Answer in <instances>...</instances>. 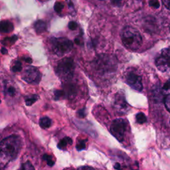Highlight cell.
<instances>
[{"label":"cell","mask_w":170,"mask_h":170,"mask_svg":"<svg viewBox=\"0 0 170 170\" xmlns=\"http://www.w3.org/2000/svg\"><path fill=\"white\" fill-rule=\"evenodd\" d=\"M21 147V138L15 135H10L1 142V159L5 162H10L17 157Z\"/></svg>","instance_id":"obj_1"},{"label":"cell","mask_w":170,"mask_h":170,"mask_svg":"<svg viewBox=\"0 0 170 170\" xmlns=\"http://www.w3.org/2000/svg\"><path fill=\"white\" fill-rule=\"evenodd\" d=\"M121 39L123 45L132 50L138 49L142 43V37L140 32L130 26H126L122 30Z\"/></svg>","instance_id":"obj_2"},{"label":"cell","mask_w":170,"mask_h":170,"mask_svg":"<svg viewBox=\"0 0 170 170\" xmlns=\"http://www.w3.org/2000/svg\"><path fill=\"white\" fill-rule=\"evenodd\" d=\"M75 68V63L72 59L64 58L59 61L55 68V72L62 80H69L74 75Z\"/></svg>","instance_id":"obj_3"},{"label":"cell","mask_w":170,"mask_h":170,"mask_svg":"<svg viewBox=\"0 0 170 170\" xmlns=\"http://www.w3.org/2000/svg\"><path fill=\"white\" fill-rule=\"evenodd\" d=\"M50 43L55 54L59 57L69 53L73 47L72 41L65 37L52 38Z\"/></svg>","instance_id":"obj_4"},{"label":"cell","mask_w":170,"mask_h":170,"mask_svg":"<svg viewBox=\"0 0 170 170\" xmlns=\"http://www.w3.org/2000/svg\"><path fill=\"white\" fill-rule=\"evenodd\" d=\"M95 68L99 72L103 73H112L116 68V64L112 57L106 55H100L96 58L94 63Z\"/></svg>","instance_id":"obj_5"},{"label":"cell","mask_w":170,"mask_h":170,"mask_svg":"<svg viewBox=\"0 0 170 170\" xmlns=\"http://www.w3.org/2000/svg\"><path fill=\"white\" fill-rule=\"evenodd\" d=\"M128 122L125 119L118 118L112 121L110 126V132L120 142H122L127 130Z\"/></svg>","instance_id":"obj_6"},{"label":"cell","mask_w":170,"mask_h":170,"mask_svg":"<svg viewBox=\"0 0 170 170\" xmlns=\"http://www.w3.org/2000/svg\"><path fill=\"white\" fill-rule=\"evenodd\" d=\"M155 65L162 72H167L170 69V48H165L161 50L155 59Z\"/></svg>","instance_id":"obj_7"},{"label":"cell","mask_w":170,"mask_h":170,"mask_svg":"<svg viewBox=\"0 0 170 170\" xmlns=\"http://www.w3.org/2000/svg\"><path fill=\"white\" fill-rule=\"evenodd\" d=\"M22 79L29 84H38L41 79V74L36 67L28 66L23 74Z\"/></svg>","instance_id":"obj_8"},{"label":"cell","mask_w":170,"mask_h":170,"mask_svg":"<svg viewBox=\"0 0 170 170\" xmlns=\"http://www.w3.org/2000/svg\"><path fill=\"white\" fill-rule=\"evenodd\" d=\"M126 82L134 90L141 92L143 90V84L141 76L138 75L134 71L131 70L126 75Z\"/></svg>","instance_id":"obj_9"},{"label":"cell","mask_w":170,"mask_h":170,"mask_svg":"<svg viewBox=\"0 0 170 170\" xmlns=\"http://www.w3.org/2000/svg\"><path fill=\"white\" fill-rule=\"evenodd\" d=\"M113 106L116 111L120 114H125L130 109V106L126 102L125 95L122 92L116 94Z\"/></svg>","instance_id":"obj_10"},{"label":"cell","mask_w":170,"mask_h":170,"mask_svg":"<svg viewBox=\"0 0 170 170\" xmlns=\"http://www.w3.org/2000/svg\"><path fill=\"white\" fill-rule=\"evenodd\" d=\"M64 93H65V98L68 99H73L75 96L77 95V86L75 83L70 82H67L63 86Z\"/></svg>","instance_id":"obj_11"},{"label":"cell","mask_w":170,"mask_h":170,"mask_svg":"<svg viewBox=\"0 0 170 170\" xmlns=\"http://www.w3.org/2000/svg\"><path fill=\"white\" fill-rule=\"evenodd\" d=\"M34 29L37 34H41L45 32L47 29V24L42 20H38L34 24Z\"/></svg>","instance_id":"obj_12"},{"label":"cell","mask_w":170,"mask_h":170,"mask_svg":"<svg viewBox=\"0 0 170 170\" xmlns=\"http://www.w3.org/2000/svg\"><path fill=\"white\" fill-rule=\"evenodd\" d=\"M14 27L11 22L9 21H2L1 22V31L2 33H10L12 32Z\"/></svg>","instance_id":"obj_13"},{"label":"cell","mask_w":170,"mask_h":170,"mask_svg":"<svg viewBox=\"0 0 170 170\" xmlns=\"http://www.w3.org/2000/svg\"><path fill=\"white\" fill-rule=\"evenodd\" d=\"M73 144V140L70 138L69 137H65V138L62 139L60 142H59L58 144V148L60 149V150H65V149L66 148V146L68 144Z\"/></svg>","instance_id":"obj_14"},{"label":"cell","mask_w":170,"mask_h":170,"mask_svg":"<svg viewBox=\"0 0 170 170\" xmlns=\"http://www.w3.org/2000/svg\"><path fill=\"white\" fill-rule=\"evenodd\" d=\"M39 125L43 129L49 128L52 125V120L47 116L43 117L39 120Z\"/></svg>","instance_id":"obj_15"},{"label":"cell","mask_w":170,"mask_h":170,"mask_svg":"<svg viewBox=\"0 0 170 170\" xmlns=\"http://www.w3.org/2000/svg\"><path fill=\"white\" fill-rule=\"evenodd\" d=\"M39 99V96L37 95H33L31 96H27L25 98V104L28 106L33 105Z\"/></svg>","instance_id":"obj_16"},{"label":"cell","mask_w":170,"mask_h":170,"mask_svg":"<svg viewBox=\"0 0 170 170\" xmlns=\"http://www.w3.org/2000/svg\"><path fill=\"white\" fill-rule=\"evenodd\" d=\"M5 95L9 96H14L16 95V88L13 85H6L5 86Z\"/></svg>","instance_id":"obj_17"},{"label":"cell","mask_w":170,"mask_h":170,"mask_svg":"<svg viewBox=\"0 0 170 170\" xmlns=\"http://www.w3.org/2000/svg\"><path fill=\"white\" fill-rule=\"evenodd\" d=\"M135 120H136V122L138 124H142L146 123L147 122V118L145 114L142 112H139L136 114L135 116Z\"/></svg>","instance_id":"obj_18"},{"label":"cell","mask_w":170,"mask_h":170,"mask_svg":"<svg viewBox=\"0 0 170 170\" xmlns=\"http://www.w3.org/2000/svg\"><path fill=\"white\" fill-rule=\"evenodd\" d=\"M88 141V140H80L78 142V143L76 146V148L78 151H82L85 150L86 148V142Z\"/></svg>","instance_id":"obj_19"},{"label":"cell","mask_w":170,"mask_h":170,"mask_svg":"<svg viewBox=\"0 0 170 170\" xmlns=\"http://www.w3.org/2000/svg\"><path fill=\"white\" fill-rule=\"evenodd\" d=\"M65 7V4L61 1H56L54 5V10L57 13H60Z\"/></svg>","instance_id":"obj_20"},{"label":"cell","mask_w":170,"mask_h":170,"mask_svg":"<svg viewBox=\"0 0 170 170\" xmlns=\"http://www.w3.org/2000/svg\"><path fill=\"white\" fill-rule=\"evenodd\" d=\"M22 70V64L20 61H17L15 63L14 65L11 67V70L14 73H18L20 72Z\"/></svg>","instance_id":"obj_21"},{"label":"cell","mask_w":170,"mask_h":170,"mask_svg":"<svg viewBox=\"0 0 170 170\" xmlns=\"http://www.w3.org/2000/svg\"><path fill=\"white\" fill-rule=\"evenodd\" d=\"M43 160L46 161L47 163V165L50 167L53 166L55 164V162L53 160V157L51 155L48 154H44L43 155Z\"/></svg>","instance_id":"obj_22"},{"label":"cell","mask_w":170,"mask_h":170,"mask_svg":"<svg viewBox=\"0 0 170 170\" xmlns=\"http://www.w3.org/2000/svg\"><path fill=\"white\" fill-rule=\"evenodd\" d=\"M55 100H60L61 98H65V93L63 90L59 91L57 90L55 91Z\"/></svg>","instance_id":"obj_23"},{"label":"cell","mask_w":170,"mask_h":170,"mask_svg":"<svg viewBox=\"0 0 170 170\" xmlns=\"http://www.w3.org/2000/svg\"><path fill=\"white\" fill-rule=\"evenodd\" d=\"M17 39V37L16 35H13V37H9V38H6L4 39V41H3V44H8V43H14L16 40Z\"/></svg>","instance_id":"obj_24"},{"label":"cell","mask_w":170,"mask_h":170,"mask_svg":"<svg viewBox=\"0 0 170 170\" xmlns=\"http://www.w3.org/2000/svg\"><path fill=\"white\" fill-rule=\"evenodd\" d=\"M164 104L166 109L170 112V94L167 95L164 98Z\"/></svg>","instance_id":"obj_25"},{"label":"cell","mask_w":170,"mask_h":170,"mask_svg":"<svg viewBox=\"0 0 170 170\" xmlns=\"http://www.w3.org/2000/svg\"><path fill=\"white\" fill-rule=\"evenodd\" d=\"M21 169H35V167L33 166V165L31 164V163L29 162V161H27L22 165V167H21Z\"/></svg>","instance_id":"obj_26"},{"label":"cell","mask_w":170,"mask_h":170,"mask_svg":"<svg viewBox=\"0 0 170 170\" xmlns=\"http://www.w3.org/2000/svg\"><path fill=\"white\" fill-rule=\"evenodd\" d=\"M149 5H150V6L152 7V8H154L156 9L159 8L160 6V2L158 0H150V1H149Z\"/></svg>","instance_id":"obj_27"},{"label":"cell","mask_w":170,"mask_h":170,"mask_svg":"<svg viewBox=\"0 0 170 170\" xmlns=\"http://www.w3.org/2000/svg\"><path fill=\"white\" fill-rule=\"evenodd\" d=\"M78 27V24L75 21H70L68 23V28L70 29L71 31H74L77 29Z\"/></svg>","instance_id":"obj_28"},{"label":"cell","mask_w":170,"mask_h":170,"mask_svg":"<svg viewBox=\"0 0 170 170\" xmlns=\"http://www.w3.org/2000/svg\"><path fill=\"white\" fill-rule=\"evenodd\" d=\"M77 116L79 118H84L85 116H86V109L82 108L79 110L77 112Z\"/></svg>","instance_id":"obj_29"},{"label":"cell","mask_w":170,"mask_h":170,"mask_svg":"<svg viewBox=\"0 0 170 170\" xmlns=\"http://www.w3.org/2000/svg\"><path fill=\"white\" fill-rule=\"evenodd\" d=\"M122 0H111V3L113 6H120L122 5Z\"/></svg>","instance_id":"obj_30"},{"label":"cell","mask_w":170,"mask_h":170,"mask_svg":"<svg viewBox=\"0 0 170 170\" xmlns=\"http://www.w3.org/2000/svg\"><path fill=\"white\" fill-rule=\"evenodd\" d=\"M164 6L167 10H170V0H162Z\"/></svg>","instance_id":"obj_31"},{"label":"cell","mask_w":170,"mask_h":170,"mask_svg":"<svg viewBox=\"0 0 170 170\" xmlns=\"http://www.w3.org/2000/svg\"><path fill=\"white\" fill-rule=\"evenodd\" d=\"M163 89L165 91H168L170 89V79L167 80V81L164 84V86H163Z\"/></svg>","instance_id":"obj_32"},{"label":"cell","mask_w":170,"mask_h":170,"mask_svg":"<svg viewBox=\"0 0 170 170\" xmlns=\"http://www.w3.org/2000/svg\"><path fill=\"white\" fill-rule=\"evenodd\" d=\"M65 1L66 2V3H67L68 6V7H69V8H73V2H72V1H71V0H65Z\"/></svg>","instance_id":"obj_33"},{"label":"cell","mask_w":170,"mask_h":170,"mask_svg":"<svg viewBox=\"0 0 170 170\" xmlns=\"http://www.w3.org/2000/svg\"><path fill=\"white\" fill-rule=\"evenodd\" d=\"M24 59V61L26 62V63H29V64H31V63H32V59H31V58H28V57H27V58H25V59Z\"/></svg>","instance_id":"obj_34"},{"label":"cell","mask_w":170,"mask_h":170,"mask_svg":"<svg viewBox=\"0 0 170 170\" xmlns=\"http://www.w3.org/2000/svg\"><path fill=\"white\" fill-rule=\"evenodd\" d=\"M1 53L3 55H5L8 53V50H7L5 47H2L1 48Z\"/></svg>","instance_id":"obj_35"},{"label":"cell","mask_w":170,"mask_h":170,"mask_svg":"<svg viewBox=\"0 0 170 170\" xmlns=\"http://www.w3.org/2000/svg\"><path fill=\"white\" fill-rule=\"evenodd\" d=\"M114 169H120V164H118V163H116V164H115V165H114Z\"/></svg>","instance_id":"obj_36"},{"label":"cell","mask_w":170,"mask_h":170,"mask_svg":"<svg viewBox=\"0 0 170 170\" xmlns=\"http://www.w3.org/2000/svg\"><path fill=\"white\" fill-rule=\"evenodd\" d=\"M75 43H76V44H77V45H80V41L79 39H78V38L75 39Z\"/></svg>","instance_id":"obj_37"},{"label":"cell","mask_w":170,"mask_h":170,"mask_svg":"<svg viewBox=\"0 0 170 170\" xmlns=\"http://www.w3.org/2000/svg\"><path fill=\"white\" fill-rule=\"evenodd\" d=\"M88 168H89V169H92V168H93V167H90V166H83V167H79V169H88Z\"/></svg>","instance_id":"obj_38"},{"label":"cell","mask_w":170,"mask_h":170,"mask_svg":"<svg viewBox=\"0 0 170 170\" xmlns=\"http://www.w3.org/2000/svg\"><path fill=\"white\" fill-rule=\"evenodd\" d=\"M41 1H47V0H41Z\"/></svg>","instance_id":"obj_39"}]
</instances>
